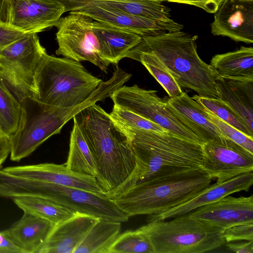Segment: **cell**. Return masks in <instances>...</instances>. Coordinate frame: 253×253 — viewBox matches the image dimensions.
<instances>
[{
	"label": "cell",
	"instance_id": "6da1fadb",
	"mask_svg": "<svg viewBox=\"0 0 253 253\" xmlns=\"http://www.w3.org/2000/svg\"><path fill=\"white\" fill-rule=\"evenodd\" d=\"M119 126L127 136L135 166L123 182L106 193L108 197L152 178L185 169H203L205 154L202 144L168 130L156 131Z\"/></svg>",
	"mask_w": 253,
	"mask_h": 253
},
{
	"label": "cell",
	"instance_id": "7a4b0ae2",
	"mask_svg": "<svg viewBox=\"0 0 253 253\" xmlns=\"http://www.w3.org/2000/svg\"><path fill=\"white\" fill-rule=\"evenodd\" d=\"M97 163L99 185L106 193L123 182L135 166L127 136L122 128L96 103L73 117Z\"/></svg>",
	"mask_w": 253,
	"mask_h": 253
},
{
	"label": "cell",
	"instance_id": "3957f363",
	"mask_svg": "<svg viewBox=\"0 0 253 253\" xmlns=\"http://www.w3.org/2000/svg\"><path fill=\"white\" fill-rule=\"evenodd\" d=\"M212 179L203 169H191L149 179L109 197L129 217L158 214L194 198Z\"/></svg>",
	"mask_w": 253,
	"mask_h": 253
},
{
	"label": "cell",
	"instance_id": "277c9868",
	"mask_svg": "<svg viewBox=\"0 0 253 253\" xmlns=\"http://www.w3.org/2000/svg\"><path fill=\"white\" fill-rule=\"evenodd\" d=\"M196 39L181 31L166 32L142 37L130 51L153 54L181 87L200 97L218 98L215 81L218 76L199 57Z\"/></svg>",
	"mask_w": 253,
	"mask_h": 253
},
{
	"label": "cell",
	"instance_id": "5b68a950",
	"mask_svg": "<svg viewBox=\"0 0 253 253\" xmlns=\"http://www.w3.org/2000/svg\"><path fill=\"white\" fill-rule=\"evenodd\" d=\"M102 81L80 63L45 52L34 75L36 98L46 105L68 108L84 101Z\"/></svg>",
	"mask_w": 253,
	"mask_h": 253
},
{
	"label": "cell",
	"instance_id": "8992f818",
	"mask_svg": "<svg viewBox=\"0 0 253 253\" xmlns=\"http://www.w3.org/2000/svg\"><path fill=\"white\" fill-rule=\"evenodd\" d=\"M102 99L98 90L81 104L68 108L46 105L34 97L25 98L21 102L18 127L9 138L10 160L18 162L30 156L49 137L60 133L64 125L79 112Z\"/></svg>",
	"mask_w": 253,
	"mask_h": 253
},
{
	"label": "cell",
	"instance_id": "52a82bcc",
	"mask_svg": "<svg viewBox=\"0 0 253 253\" xmlns=\"http://www.w3.org/2000/svg\"><path fill=\"white\" fill-rule=\"evenodd\" d=\"M138 229L148 238L153 253H202L226 243L224 231L184 214L173 219L148 222Z\"/></svg>",
	"mask_w": 253,
	"mask_h": 253
},
{
	"label": "cell",
	"instance_id": "ba28073f",
	"mask_svg": "<svg viewBox=\"0 0 253 253\" xmlns=\"http://www.w3.org/2000/svg\"><path fill=\"white\" fill-rule=\"evenodd\" d=\"M45 49L37 33L28 34L0 50V77L21 102L36 98L34 75Z\"/></svg>",
	"mask_w": 253,
	"mask_h": 253
},
{
	"label": "cell",
	"instance_id": "9c48e42d",
	"mask_svg": "<svg viewBox=\"0 0 253 253\" xmlns=\"http://www.w3.org/2000/svg\"><path fill=\"white\" fill-rule=\"evenodd\" d=\"M157 92L136 84L123 85L114 91L110 97L115 105L128 110L175 134L203 145L186 121L171 107L168 98L160 97Z\"/></svg>",
	"mask_w": 253,
	"mask_h": 253
},
{
	"label": "cell",
	"instance_id": "30bf717a",
	"mask_svg": "<svg viewBox=\"0 0 253 253\" xmlns=\"http://www.w3.org/2000/svg\"><path fill=\"white\" fill-rule=\"evenodd\" d=\"M94 21L79 13L69 12L66 16L61 17L55 26L58 45L55 52L76 61H89L107 73L109 65L100 57Z\"/></svg>",
	"mask_w": 253,
	"mask_h": 253
},
{
	"label": "cell",
	"instance_id": "8fae6325",
	"mask_svg": "<svg viewBox=\"0 0 253 253\" xmlns=\"http://www.w3.org/2000/svg\"><path fill=\"white\" fill-rule=\"evenodd\" d=\"M203 169L217 183L253 171V154L225 137L203 145Z\"/></svg>",
	"mask_w": 253,
	"mask_h": 253
},
{
	"label": "cell",
	"instance_id": "7c38bea8",
	"mask_svg": "<svg viewBox=\"0 0 253 253\" xmlns=\"http://www.w3.org/2000/svg\"><path fill=\"white\" fill-rule=\"evenodd\" d=\"M6 24L25 34L38 33L55 26L66 12L57 0H6Z\"/></svg>",
	"mask_w": 253,
	"mask_h": 253
},
{
	"label": "cell",
	"instance_id": "4fadbf2b",
	"mask_svg": "<svg viewBox=\"0 0 253 253\" xmlns=\"http://www.w3.org/2000/svg\"><path fill=\"white\" fill-rule=\"evenodd\" d=\"M211 24L214 36L253 42V0H223Z\"/></svg>",
	"mask_w": 253,
	"mask_h": 253
},
{
	"label": "cell",
	"instance_id": "5bb4252c",
	"mask_svg": "<svg viewBox=\"0 0 253 253\" xmlns=\"http://www.w3.org/2000/svg\"><path fill=\"white\" fill-rule=\"evenodd\" d=\"M205 223L225 231L232 226L253 223V195H229L188 213Z\"/></svg>",
	"mask_w": 253,
	"mask_h": 253
},
{
	"label": "cell",
	"instance_id": "9a60e30c",
	"mask_svg": "<svg viewBox=\"0 0 253 253\" xmlns=\"http://www.w3.org/2000/svg\"><path fill=\"white\" fill-rule=\"evenodd\" d=\"M4 172L19 177L78 188L95 193L106 192L94 176L73 171L65 164L42 163L8 167Z\"/></svg>",
	"mask_w": 253,
	"mask_h": 253
},
{
	"label": "cell",
	"instance_id": "2e32d148",
	"mask_svg": "<svg viewBox=\"0 0 253 253\" xmlns=\"http://www.w3.org/2000/svg\"><path fill=\"white\" fill-rule=\"evenodd\" d=\"M253 184V171L248 172L226 181L211 184L194 198L167 211L149 215L148 222L165 220L187 214L197 208L206 205L231 194L248 191Z\"/></svg>",
	"mask_w": 253,
	"mask_h": 253
},
{
	"label": "cell",
	"instance_id": "e0dca14e",
	"mask_svg": "<svg viewBox=\"0 0 253 253\" xmlns=\"http://www.w3.org/2000/svg\"><path fill=\"white\" fill-rule=\"evenodd\" d=\"M99 218L76 212L54 225L39 253H73Z\"/></svg>",
	"mask_w": 253,
	"mask_h": 253
},
{
	"label": "cell",
	"instance_id": "ac0fdd59",
	"mask_svg": "<svg viewBox=\"0 0 253 253\" xmlns=\"http://www.w3.org/2000/svg\"><path fill=\"white\" fill-rule=\"evenodd\" d=\"M93 29L99 43L101 58L117 64L141 41L142 37L125 28L94 21Z\"/></svg>",
	"mask_w": 253,
	"mask_h": 253
},
{
	"label": "cell",
	"instance_id": "d6986e66",
	"mask_svg": "<svg viewBox=\"0 0 253 253\" xmlns=\"http://www.w3.org/2000/svg\"><path fill=\"white\" fill-rule=\"evenodd\" d=\"M54 224L27 212L10 228L2 230L21 253H39Z\"/></svg>",
	"mask_w": 253,
	"mask_h": 253
},
{
	"label": "cell",
	"instance_id": "ffe728a7",
	"mask_svg": "<svg viewBox=\"0 0 253 253\" xmlns=\"http://www.w3.org/2000/svg\"><path fill=\"white\" fill-rule=\"evenodd\" d=\"M215 82L217 98L239 115L253 133V80L218 77Z\"/></svg>",
	"mask_w": 253,
	"mask_h": 253
},
{
	"label": "cell",
	"instance_id": "44dd1931",
	"mask_svg": "<svg viewBox=\"0 0 253 253\" xmlns=\"http://www.w3.org/2000/svg\"><path fill=\"white\" fill-rule=\"evenodd\" d=\"M175 112L187 123L203 144L224 137L210 119L204 107L185 92L178 96L168 98Z\"/></svg>",
	"mask_w": 253,
	"mask_h": 253
},
{
	"label": "cell",
	"instance_id": "7402d4cb",
	"mask_svg": "<svg viewBox=\"0 0 253 253\" xmlns=\"http://www.w3.org/2000/svg\"><path fill=\"white\" fill-rule=\"evenodd\" d=\"M219 77L240 80H253V48H240L217 54L209 64Z\"/></svg>",
	"mask_w": 253,
	"mask_h": 253
},
{
	"label": "cell",
	"instance_id": "603a6c76",
	"mask_svg": "<svg viewBox=\"0 0 253 253\" xmlns=\"http://www.w3.org/2000/svg\"><path fill=\"white\" fill-rule=\"evenodd\" d=\"M65 165L73 171L94 176L99 183L100 176L96 161L81 131L74 123L70 135L67 160Z\"/></svg>",
	"mask_w": 253,
	"mask_h": 253
},
{
	"label": "cell",
	"instance_id": "cb8c5ba5",
	"mask_svg": "<svg viewBox=\"0 0 253 253\" xmlns=\"http://www.w3.org/2000/svg\"><path fill=\"white\" fill-rule=\"evenodd\" d=\"M121 222L99 219L73 253H108L120 234Z\"/></svg>",
	"mask_w": 253,
	"mask_h": 253
},
{
	"label": "cell",
	"instance_id": "d4e9b609",
	"mask_svg": "<svg viewBox=\"0 0 253 253\" xmlns=\"http://www.w3.org/2000/svg\"><path fill=\"white\" fill-rule=\"evenodd\" d=\"M12 200L23 212L32 213L54 225L70 218L76 212L51 200L39 197L19 196Z\"/></svg>",
	"mask_w": 253,
	"mask_h": 253
},
{
	"label": "cell",
	"instance_id": "484cf974",
	"mask_svg": "<svg viewBox=\"0 0 253 253\" xmlns=\"http://www.w3.org/2000/svg\"><path fill=\"white\" fill-rule=\"evenodd\" d=\"M98 2L106 6L135 16L169 24L176 22L170 18V9L162 3L144 1H122L119 0H99Z\"/></svg>",
	"mask_w": 253,
	"mask_h": 253
},
{
	"label": "cell",
	"instance_id": "4316f807",
	"mask_svg": "<svg viewBox=\"0 0 253 253\" xmlns=\"http://www.w3.org/2000/svg\"><path fill=\"white\" fill-rule=\"evenodd\" d=\"M126 57L139 61L144 66L166 91L169 98L178 97L183 92L164 65L153 54L130 51Z\"/></svg>",
	"mask_w": 253,
	"mask_h": 253
},
{
	"label": "cell",
	"instance_id": "83f0119b",
	"mask_svg": "<svg viewBox=\"0 0 253 253\" xmlns=\"http://www.w3.org/2000/svg\"><path fill=\"white\" fill-rule=\"evenodd\" d=\"M21 111V102L0 77V130L9 138L18 127Z\"/></svg>",
	"mask_w": 253,
	"mask_h": 253
},
{
	"label": "cell",
	"instance_id": "f1b7e54d",
	"mask_svg": "<svg viewBox=\"0 0 253 253\" xmlns=\"http://www.w3.org/2000/svg\"><path fill=\"white\" fill-rule=\"evenodd\" d=\"M192 98L224 122L253 137V133L241 117L219 99L200 97L198 95H194Z\"/></svg>",
	"mask_w": 253,
	"mask_h": 253
},
{
	"label": "cell",
	"instance_id": "f546056e",
	"mask_svg": "<svg viewBox=\"0 0 253 253\" xmlns=\"http://www.w3.org/2000/svg\"><path fill=\"white\" fill-rule=\"evenodd\" d=\"M108 253H153L150 242L138 228L120 234Z\"/></svg>",
	"mask_w": 253,
	"mask_h": 253
},
{
	"label": "cell",
	"instance_id": "4dcf8cb0",
	"mask_svg": "<svg viewBox=\"0 0 253 253\" xmlns=\"http://www.w3.org/2000/svg\"><path fill=\"white\" fill-rule=\"evenodd\" d=\"M110 115L115 122L121 126L156 131H167L159 125L128 110L115 105Z\"/></svg>",
	"mask_w": 253,
	"mask_h": 253
},
{
	"label": "cell",
	"instance_id": "1f68e13d",
	"mask_svg": "<svg viewBox=\"0 0 253 253\" xmlns=\"http://www.w3.org/2000/svg\"><path fill=\"white\" fill-rule=\"evenodd\" d=\"M205 109L211 121L217 127L224 137L232 140L253 154V137L246 135L235 127L226 124L207 109Z\"/></svg>",
	"mask_w": 253,
	"mask_h": 253
},
{
	"label": "cell",
	"instance_id": "d6a6232c",
	"mask_svg": "<svg viewBox=\"0 0 253 253\" xmlns=\"http://www.w3.org/2000/svg\"><path fill=\"white\" fill-rule=\"evenodd\" d=\"M223 237L226 243L253 241V223L240 224L229 228L224 231Z\"/></svg>",
	"mask_w": 253,
	"mask_h": 253
},
{
	"label": "cell",
	"instance_id": "836d02e7",
	"mask_svg": "<svg viewBox=\"0 0 253 253\" xmlns=\"http://www.w3.org/2000/svg\"><path fill=\"white\" fill-rule=\"evenodd\" d=\"M24 32L8 26L6 23L0 24V50L26 35Z\"/></svg>",
	"mask_w": 253,
	"mask_h": 253
},
{
	"label": "cell",
	"instance_id": "e575fe53",
	"mask_svg": "<svg viewBox=\"0 0 253 253\" xmlns=\"http://www.w3.org/2000/svg\"><path fill=\"white\" fill-rule=\"evenodd\" d=\"M197 6L210 13H214L223 0H166Z\"/></svg>",
	"mask_w": 253,
	"mask_h": 253
},
{
	"label": "cell",
	"instance_id": "d590c367",
	"mask_svg": "<svg viewBox=\"0 0 253 253\" xmlns=\"http://www.w3.org/2000/svg\"><path fill=\"white\" fill-rule=\"evenodd\" d=\"M225 245L229 250L236 253H253V241L228 242Z\"/></svg>",
	"mask_w": 253,
	"mask_h": 253
},
{
	"label": "cell",
	"instance_id": "8d00e7d4",
	"mask_svg": "<svg viewBox=\"0 0 253 253\" xmlns=\"http://www.w3.org/2000/svg\"><path fill=\"white\" fill-rule=\"evenodd\" d=\"M0 253H21V251L0 231Z\"/></svg>",
	"mask_w": 253,
	"mask_h": 253
},
{
	"label": "cell",
	"instance_id": "74e56055",
	"mask_svg": "<svg viewBox=\"0 0 253 253\" xmlns=\"http://www.w3.org/2000/svg\"><path fill=\"white\" fill-rule=\"evenodd\" d=\"M9 138L0 130V166L10 154Z\"/></svg>",
	"mask_w": 253,
	"mask_h": 253
},
{
	"label": "cell",
	"instance_id": "f35d334b",
	"mask_svg": "<svg viewBox=\"0 0 253 253\" xmlns=\"http://www.w3.org/2000/svg\"><path fill=\"white\" fill-rule=\"evenodd\" d=\"M7 18L6 0H0V24L6 23Z\"/></svg>",
	"mask_w": 253,
	"mask_h": 253
},
{
	"label": "cell",
	"instance_id": "ab89813d",
	"mask_svg": "<svg viewBox=\"0 0 253 253\" xmlns=\"http://www.w3.org/2000/svg\"><path fill=\"white\" fill-rule=\"evenodd\" d=\"M147 0L151 1H154V2H159V3H162L163 2L166 1V0Z\"/></svg>",
	"mask_w": 253,
	"mask_h": 253
},
{
	"label": "cell",
	"instance_id": "60d3db41",
	"mask_svg": "<svg viewBox=\"0 0 253 253\" xmlns=\"http://www.w3.org/2000/svg\"><path fill=\"white\" fill-rule=\"evenodd\" d=\"M122 0V1H144V0ZM149 1V0H148Z\"/></svg>",
	"mask_w": 253,
	"mask_h": 253
}]
</instances>
